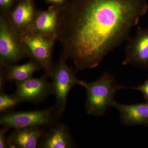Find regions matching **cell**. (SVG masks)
<instances>
[{"label":"cell","mask_w":148,"mask_h":148,"mask_svg":"<svg viewBox=\"0 0 148 148\" xmlns=\"http://www.w3.org/2000/svg\"><path fill=\"white\" fill-rule=\"evenodd\" d=\"M67 59L61 53V56L55 64L51 82L52 94L56 99L55 107L63 113L66 110L68 96L72 88L78 85L80 80L67 63Z\"/></svg>","instance_id":"obj_5"},{"label":"cell","mask_w":148,"mask_h":148,"mask_svg":"<svg viewBox=\"0 0 148 148\" xmlns=\"http://www.w3.org/2000/svg\"><path fill=\"white\" fill-rule=\"evenodd\" d=\"M69 127L56 123L46 128L38 143L39 148H71L75 147Z\"/></svg>","instance_id":"obj_11"},{"label":"cell","mask_w":148,"mask_h":148,"mask_svg":"<svg viewBox=\"0 0 148 148\" xmlns=\"http://www.w3.org/2000/svg\"><path fill=\"white\" fill-rule=\"evenodd\" d=\"M0 69V84L1 85H5L8 81H23L32 77L36 72L42 69L39 64L32 59L25 64H14Z\"/></svg>","instance_id":"obj_14"},{"label":"cell","mask_w":148,"mask_h":148,"mask_svg":"<svg viewBox=\"0 0 148 148\" xmlns=\"http://www.w3.org/2000/svg\"><path fill=\"white\" fill-rule=\"evenodd\" d=\"M124 66L132 65L140 69L148 68V28L138 27L136 34L127 40Z\"/></svg>","instance_id":"obj_8"},{"label":"cell","mask_w":148,"mask_h":148,"mask_svg":"<svg viewBox=\"0 0 148 148\" xmlns=\"http://www.w3.org/2000/svg\"><path fill=\"white\" fill-rule=\"evenodd\" d=\"M127 88L139 90L143 94L146 102H148V79L144 84L137 87Z\"/></svg>","instance_id":"obj_17"},{"label":"cell","mask_w":148,"mask_h":148,"mask_svg":"<svg viewBox=\"0 0 148 148\" xmlns=\"http://www.w3.org/2000/svg\"><path fill=\"white\" fill-rule=\"evenodd\" d=\"M29 58L21 39L5 16H0V68L17 64Z\"/></svg>","instance_id":"obj_6"},{"label":"cell","mask_w":148,"mask_h":148,"mask_svg":"<svg viewBox=\"0 0 148 148\" xmlns=\"http://www.w3.org/2000/svg\"><path fill=\"white\" fill-rule=\"evenodd\" d=\"M21 39L29 58L36 61L51 78L55 64L52 54L57 38L28 32L21 35Z\"/></svg>","instance_id":"obj_4"},{"label":"cell","mask_w":148,"mask_h":148,"mask_svg":"<svg viewBox=\"0 0 148 148\" xmlns=\"http://www.w3.org/2000/svg\"><path fill=\"white\" fill-rule=\"evenodd\" d=\"M48 77L44 74L38 78L32 77L23 81L15 82L16 89L13 95L20 103H42L52 94Z\"/></svg>","instance_id":"obj_7"},{"label":"cell","mask_w":148,"mask_h":148,"mask_svg":"<svg viewBox=\"0 0 148 148\" xmlns=\"http://www.w3.org/2000/svg\"><path fill=\"white\" fill-rule=\"evenodd\" d=\"M61 11V8L53 5L46 10L37 11L34 21L27 33L57 38Z\"/></svg>","instance_id":"obj_10"},{"label":"cell","mask_w":148,"mask_h":148,"mask_svg":"<svg viewBox=\"0 0 148 148\" xmlns=\"http://www.w3.org/2000/svg\"><path fill=\"white\" fill-rule=\"evenodd\" d=\"M144 0H70L61 8L57 39L75 71L99 65L127 41L147 11Z\"/></svg>","instance_id":"obj_1"},{"label":"cell","mask_w":148,"mask_h":148,"mask_svg":"<svg viewBox=\"0 0 148 148\" xmlns=\"http://www.w3.org/2000/svg\"><path fill=\"white\" fill-rule=\"evenodd\" d=\"M20 102L13 95L5 93L4 89H0V112H8V111L15 108Z\"/></svg>","instance_id":"obj_15"},{"label":"cell","mask_w":148,"mask_h":148,"mask_svg":"<svg viewBox=\"0 0 148 148\" xmlns=\"http://www.w3.org/2000/svg\"><path fill=\"white\" fill-rule=\"evenodd\" d=\"M62 114L55 106L44 110L8 112L1 116L0 124L9 130L28 127L46 129L57 122Z\"/></svg>","instance_id":"obj_3"},{"label":"cell","mask_w":148,"mask_h":148,"mask_svg":"<svg viewBox=\"0 0 148 148\" xmlns=\"http://www.w3.org/2000/svg\"><path fill=\"white\" fill-rule=\"evenodd\" d=\"M9 130L8 128L3 127L0 129V148H8L7 133Z\"/></svg>","instance_id":"obj_18"},{"label":"cell","mask_w":148,"mask_h":148,"mask_svg":"<svg viewBox=\"0 0 148 148\" xmlns=\"http://www.w3.org/2000/svg\"><path fill=\"white\" fill-rule=\"evenodd\" d=\"M69 0H46L47 3L51 4L58 7L61 8Z\"/></svg>","instance_id":"obj_19"},{"label":"cell","mask_w":148,"mask_h":148,"mask_svg":"<svg viewBox=\"0 0 148 148\" xmlns=\"http://www.w3.org/2000/svg\"><path fill=\"white\" fill-rule=\"evenodd\" d=\"M112 107L119 112L121 121L127 126H148V102L124 105L114 102Z\"/></svg>","instance_id":"obj_13"},{"label":"cell","mask_w":148,"mask_h":148,"mask_svg":"<svg viewBox=\"0 0 148 148\" xmlns=\"http://www.w3.org/2000/svg\"><path fill=\"white\" fill-rule=\"evenodd\" d=\"M15 0H0V16L7 17L16 5H14Z\"/></svg>","instance_id":"obj_16"},{"label":"cell","mask_w":148,"mask_h":148,"mask_svg":"<svg viewBox=\"0 0 148 148\" xmlns=\"http://www.w3.org/2000/svg\"><path fill=\"white\" fill-rule=\"evenodd\" d=\"M37 11L32 0H21L5 17L11 28L21 36L29 31Z\"/></svg>","instance_id":"obj_9"},{"label":"cell","mask_w":148,"mask_h":148,"mask_svg":"<svg viewBox=\"0 0 148 148\" xmlns=\"http://www.w3.org/2000/svg\"><path fill=\"white\" fill-rule=\"evenodd\" d=\"M45 129L38 127L13 128L7 136L8 148H36Z\"/></svg>","instance_id":"obj_12"},{"label":"cell","mask_w":148,"mask_h":148,"mask_svg":"<svg viewBox=\"0 0 148 148\" xmlns=\"http://www.w3.org/2000/svg\"><path fill=\"white\" fill-rule=\"evenodd\" d=\"M78 85L86 90L85 108L88 114L95 116L103 115L112 107L115 95L119 90L127 88L118 83L114 75L106 72L98 79L92 82L80 80Z\"/></svg>","instance_id":"obj_2"}]
</instances>
